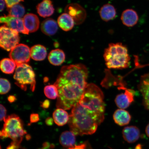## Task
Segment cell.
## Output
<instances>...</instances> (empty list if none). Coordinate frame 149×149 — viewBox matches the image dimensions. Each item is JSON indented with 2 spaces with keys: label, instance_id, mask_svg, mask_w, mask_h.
I'll return each mask as SVG.
<instances>
[{
  "label": "cell",
  "instance_id": "1",
  "mask_svg": "<svg viewBox=\"0 0 149 149\" xmlns=\"http://www.w3.org/2000/svg\"><path fill=\"white\" fill-rule=\"evenodd\" d=\"M104 95L100 88L87 87L79 101L72 108L68 124L76 135H92L105 118Z\"/></svg>",
  "mask_w": 149,
  "mask_h": 149
},
{
  "label": "cell",
  "instance_id": "2",
  "mask_svg": "<svg viewBox=\"0 0 149 149\" xmlns=\"http://www.w3.org/2000/svg\"><path fill=\"white\" fill-rule=\"evenodd\" d=\"M88 72L85 65L79 64L63 66L54 84L58 95L56 106L69 110L79 102L88 84Z\"/></svg>",
  "mask_w": 149,
  "mask_h": 149
},
{
  "label": "cell",
  "instance_id": "3",
  "mask_svg": "<svg viewBox=\"0 0 149 149\" xmlns=\"http://www.w3.org/2000/svg\"><path fill=\"white\" fill-rule=\"evenodd\" d=\"M103 57L109 69H124L130 64V57L127 47L122 43H111L104 50Z\"/></svg>",
  "mask_w": 149,
  "mask_h": 149
},
{
  "label": "cell",
  "instance_id": "4",
  "mask_svg": "<svg viewBox=\"0 0 149 149\" xmlns=\"http://www.w3.org/2000/svg\"><path fill=\"white\" fill-rule=\"evenodd\" d=\"M3 121L4 124L1 132V138H9L19 146L24 136L27 134L21 119L17 115L13 114L6 117Z\"/></svg>",
  "mask_w": 149,
  "mask_h": 149
},
{
  "label": "cell",
  "instance_id": "5",
  "mask_svg": "<svg viewBox=\"0 0 149 149\" xmlns=\"http://www.w3.org/2000/svg\"><path fill=\"white\" fill-rule=\"evenodd\" d=\"M17 86L24 91H26L29 86L31 90L34 92L36 87L35 74L31 66L27 64L17 65L14 75Z\"/></svg>",
  "mask_w": 149,
  "mask_h": 149
},
{
  "label": "cell",
  "instance_id": "6",
  "mask_svg": "<svg viewBox=\"0 0 149 149\" xmlns=\"http://www.w3.org/2000/svg\"><path fill=\"white\" fill-rule=\"evenodd\" d=\"M18 32L6 26L0 29V46L3 49L10 51L19 44L20 37Z\"/></svg>",
  "mask_w": 149,
  "mask_h": 149
},
{
  "label": "cell",
  "instance_id": "7",
  "mask_svg": "<svg viewBox=\"0 0 149 149\" xmlns=\"http://www.w3.org/2000/svg\"><path fill=\"white\" fill-rule=\"evenodd\" d=\"M9 56L17 65L27 64L30 60L31 49L24 44H19L9 53Z\"/></svg>",
  "mask_w": 149,
  "mask_h": 149
},
{
  "label": "cell",
  "instance_id": "8",
  "mask_svg": "<svg viewBox=\"0 0 149 149\" xmlns=\"http://www.w3.org/2000/svg\"><path fill=\"white\" fill-rule=\"evenodd\" d=\"M65 12L73 18L76 25L83 23L86 18V11L81 6L77 3H70L67 5Z\"/></svg>",
  "mask_w": 149,
  "mask_h": 149
},
{
  "label": "cell",
  "instance_id": "9",
  "mask_svg": "<svg viewBox=\"0 0 149 149\" xmlns=\"http://www.w3.org/2000/svg\"><path fill=\"white\" fill-rule=\"evenodd\" d=\"M0 22L1 23L4 24L7 27L18 33L26 35L29 34V31L24 26L23 18L13 17L8 15L1 17Z\"/></svg>",
  "mask_w": 149,
  "mask_h": 149
},
{
  "label": "cell",
  "instance_id": "10",
  "mask_svg": "<svg viewBox=\"0 0 149 149\" xmlns=\"http://www.w3.org/2000/svg\"><path fill=\"white\" fill-rule=\"evenodd\" d=\"M135 91L131 89L125 88V92L117 95L115 100L117 107L121 109H125L134 101Z\"/></svg>",
  "mask_w": 149,
  "mask_h": 149
},
{
  "label": "cell",
  "instance_id": "11",
  "mask_svg": "<svg viewBox=\"0 0 149 149\" xmlns=\"http://www.w3.org/2000/svg\"><path fill=\"white\" fill-rule=\"evenodd\" d=\"M138 88L142 94L143 105L149 111V73L141 76Z\"/></svg>",
  "mask_w": 149,
  "mask_h": 149
},
{
  "label": "cell",
  "instance_id": "12",
  "mask_svg": "<svg viewBox=\"0 0 149 149\" xmlns=\"http://www.w3.org/2000/svg\"><path fill=\"white\" fill-rule=\"evenodd\" d=\"M121 20L124 25L128 27H132L137 23L139 16L136 12L133 9H127L122 13Z\"/></svg>",
  "mask_w": 149,
  "mask_h": 149
},
{
  "label": "cell",
  "instance_id": "13",
  "mask_svg": "<svg viewBox=\"0 0 149 149\" xmlns=\"http://www.w3.org/2000/svg\"><path fill=\"white\" fill-rule=\"evenodd\" d=\"M25 27L29 33L36 32L40 26V20L38 17L34 14H26L23 18Z\"/></svg>",
  "mask_w": 149,
  "mask_h": 149
},
{
  "label": "cell",
  "instance_id": "14",
  "mask_svg": "<svg viewBox=\"0 0 149 149\" xmlns=\"http://www.w3.org/2000/svg\"><path fill=\"white\" fill-rule=\"evenodd\" d=\"M122 134L124 139L127 142L133 143L139 139L140 131L139 128L136 126H127L123 129Z\"/></svg>",
  "mask_w": 149,
  "mask_h": 149
},
{
  "label": "cell",
  "instance_id": "15",
  "mask_svg": "<svg viewBox=\"0 0 149 149\" xmlns=\"http://www.w3.org/2000/svg\"><path fill=\"white\" fill-rule=\"evenodd\" d=\"M37 13L42 17L51 16L54 12V8L51 0H42L37 6Z\"/></svg>",
  "mask_w": 149,
  "mask_h": 149
},
{
  "label": "cell",
  "instance_id": "16",
  "mask_svg": "<svg viewBox=\"0 0 149 149\" xmlns=\"http://www.w3.org/2000/svg\"><path fill=\"white\" fill-rule=\"evenodd\" d=\"M42 32L47 36H53L57 32L58 26L55 20L48 18L43 21L41 26Z\"/></svg>",
  "mask_w": 149,
  "mask_h": 149
},
{
  "label": "cell",
  "instance_id": "17",
  "mask_svg": "<svg viewBox=\"0 0 149 149\" xmlns=\"http://www.w3.org/2000/svg\"><path fill=\"white\" fill-rule=\"evenodd\" d=\"M99 13L102 19L107 22L116 17V11L113 5L107 3L102 7L99 11Z\"/></svg>",
  "mask_w": 149,
  "mask_h": 149
},
{
  "label": "cell",
  "instance_id": "18",
  "mask_svg": "<svg viewBox=\"0 0 149 149\" xmlns=\"http://www.w3.org/2000/svg\"><path fill=\"white\" fill-rule=\"evenodd\" d=\"M113 119L116 124L124 126L129 123L131 117L127 111L120 109H117L113 113Z\"/></svg>",
  "mask_w": 149,
  "mask_h": 149
},
{
  "label": "cell",
  "instance_id": "19",
  "mask_svg": "<svg viewBox=\"0 0 149 149\" xmlns=\"http://www.w3.org/2000/svg\"><path fill=\"white\" fill-rule=\"evenodd\" d=\"M58 24L63 30L68 31L72 30L74 27V20L69 15L64 13L61 14L58 18Z\"/></svg>",
  "mask_w": 149,
  "mask_h": 149
},
{
  "label": "cell",
  "instance_id": "20",
  "mask_svg": "<svg viewBox=\"0 0 149 149\" xmlns=\"http://www.w3.org/2000/svg\"><path fill=\"white\" fill-rule=\"evenodd\" d=\"M65 59V55L62 50L57 49L52 50L48 55V59L54 66H59L63 64Z\"/></svg>",
  "mask_w": 149,
  "mask_h": 149
},
{
  "label": "cell",
  "instance_id": "21",
  "mask_svg": "<svg viewBox=\"0 0 149 149\" xmlns=\"http://www.w3.org/2000/svg\"><path fill=\"white\" fill-rule=\"evenodd\" d=\"M53 119L55 123L58 126L65 125L68 122L70 115L65 110L58 108L54 111Z\"/></svg>",
  "mask_w": 149,
  "mask_h": 149
},
{
  "label": "cell",
  "instance_id": "22",
  "mask_svg": "<svg viewBox=\"0 0 149 149\" xmlns=\"http://www.w3.org/2000/svg\"><path fill=\"white\" fill-rule=\"evenodd\" d=\"M47 52L45 47L36 45L33 46L31 48V57L35 61H40L45 59Z\"/></svg>",
  "mask_w": 149,
  "mask_h": 149
},
{
  "label": "cell",
  "instance_id": "23",
  "mask_svg": "<svg viewBox=\"0 0 149 149\" xmlns=\"http://www.w3.org/2000/svg\"><path fill=\"white\" fill-rule=\"evenodd\" d=\"M75 135L71 131L63 132L59 139L60 144L65 147H73L76 142Z\"/></svg>",
  "mask_w": 149,
  "mask_h": 149
},
{
  "label": "cell",
  "instance_id": "24",
  "mask_svg": "<svg viewBox=\"0 0 149 149\" xmlns=\"http://www.w3.org/2000/svg\"><path fill=\"white\" fill-rule=\"evenodd\" d=\"M17 65L16 63L10 58H3L1 61V68L3 73L10 74L13 73L16 70Z\"/></svg>",
  "mask_w": 149,
  "mask_h": 149
},
{
  "label": "cell",
  "instance_id": "25",
  "mask_svg": "<svg viewBox=\"0 0 149 149\" xmlns=\"http://www.w3.org/2000/svg\"><path fill=\"white\" fill-rule=\"evenodd\" d=\"M8 12L9 16L22 18L25 14V8L23 5L19 3L8 8Z\"/></svg>",
  "mask_w": 149,
  "mask_h": 149
},
{
  "label": "cell",
  "instance_id": "26",
  "mask_svg": "<svg viewBox=\"0 0 149 149\" xmlns=\"http://www.w3.org/2000/svg\"><path fill=\"white\" fill-rule=\"evenodd\" d=\"M44 93L47 97L50 99L55 100L58 95V91L54 84L46 86L44 88Z\"/></svg>",
  "mask_w": 149,
  "mask_h": 149
},
{
  "label": "cell",
  "instance_id": "27",
  "mask_svg": "<svg viewBox=\"0 0 149 149\" xmlns=\"http://www.w3.org/2000/svg\"><path fill=\"white\" fill-rule=\"evenodd\" d=\"M1 84V89L0 93L1 95H3L8 93L11 89V85L8 80L1 78L0 79Z\"/></svg>",
  "mask_w": 149,
  "mask_h": 149
},
{
  "label": "cell",
  "instance_id": "28",
  "mask_svg": "<svg viewBox=\"0 0 149 149\" xmlns=\"http://www.w3.org/2000/svg\"><path fill=\"white\" fill-rule=\"evenodd\" d=\"M6 6L8 8L13 6L14 5L23 1L24 0H5Z\"/></svg>",
  "mask_w": 149,
  "mask_h": 149
},
{
  "label": "cell",
  "instance_id": "29",
  "mask_svg": "<svg viewBox=\"0 0 149 149\" xmlns=\"http://www.w3.org/2000/svg\"><path fill=\"white\" fill-rule=\"evenodd\" d=\"M0 110H1V121L3 120L6 117L7 110L6 108L2 104L0 105Z\"/></svg>",
  "mask_w": 149,
  "mask_h": 149
},
{
  "label": "cell",
  "instance_id": "30",
  "mask_svg": "<svg viewBox=\"0 0 149 149\" xmlns=\"http://www.w3.org/2000/svg\"><path fill=\"white\" fill-rule=\"evenodd\" d=\"M40 120L39 115L37 113H31L30 116V123L31 124L33 123H36L38 122Z\"/></svg>",
  "mask_w": 149,
  "mask_h": 149
},
{
  "label": "cell",
  "instance_id": "31",
  "mask_svg": "<svg viewBox=\"0 0 149 149\" xmlns=\"http://www.w3.org/2000/svg\"><path fill=\"white\" fill-rule=\"evenodd\" d=\"M50 102L49 100H46L42 102L41 107L44 109H47L49 107Z\"/></svg>",
  "mask_w": 149,
  "mask_h": 149
},
{
  "label": "cell",
  "instance_id": "32",
  "mask_svg": "<svg viewBox=\"0 0 149 149\" xmlns=\"http://www.w3.org/2000/svg\"><path fill=\"white\" fill-rule=\"evenodd\" d=\"M86 146L85 144H82L71 147L68 149H86Z\"/></svg>",
  "mask_w": 149,
  "mask_h": 149
},
{
  "label": "cell",
  "instance_id": "33",
  "mask_svg": "<svg viewBox=\"0 0 149 149\" xmlns=\"http://www.w3.org/2000/svg\"><path fill=\"white\" fill-rule=\"evenodd\" d=\"M19 146L13 142L11 143L10 145L7 147L6 149H18Z\"/></svg>",
  "mask_w": 149,
  "mask_h": 149
},
{
  "label": "cell",
  "instance_id": "34",
  "mask_svg": "<svg viewBox=\"0 0 149 149\" xmlns=\"http://www.w3.org/2000/svg\"><path fill=\"white\" fill-rule=\"evenodd\" d=\"M54 120L51 117H48L45 120L46 124L48 126H51L53 124Z\"/></svg>",
  "mask_w": 149,
  "mask_h": 149
},
{
  "label": "cell",
  "instance_id": "35",
  "mask_svg": "<svg viewBox=\"0 0 149 149\" xmlns=\"http://www.w3.org/2000/svg\"><path fill=\"white\" fill-rule=\"evenodd\" d=\"M16 100V98L14 96L10 95L9 96L8 98V101L10 103H12V102H15Z\"/></svg>",
  "mask_w": 149,
  "mask_h": 149
},
{
  "label": "cell",
  "instance_id": "36",
  "mask_svg": "<svg viewBox=\"0 0 149 149\" xmlns=\"http://www.w3.org/2000/svg\"><path fill=\"white\" fill-rule=\"evenodd\" d=\"M6 3L5 0H1V11L2 12L4 9Z\"/></svg>",
  "mask_w": 149,
  "mask_h": 149
},
{
  "label": "cell",
  "instance_id": "37",
  "mask_svg": "<svg viewBox=\"0 0 149 149\" xmlns=\"http://www.w3.org/2000/svg\"><path fill=\"white\" fill-rule=\"evenodd\" d=\"M145 131L147 136L149 137V124L147 126Z\"/></svg>",
  "mask_w": 149,
  "mask_h": 149
},
{
  "label": "cell",
  "instance_id": "38",
  "mask_svg": "<svg viewBox=\"0 0 149 149\" xmlns=\"http://www.w3.org/2000/svg\"><path fill=\"white\" fill-rule=\"evenodd\" d=\"M49 146H45V145H44L43 148L41 149H47L49 148Z\"/></svg>",
  "mask_w": 149,
  "mask_h": 149
}]
</instances>
